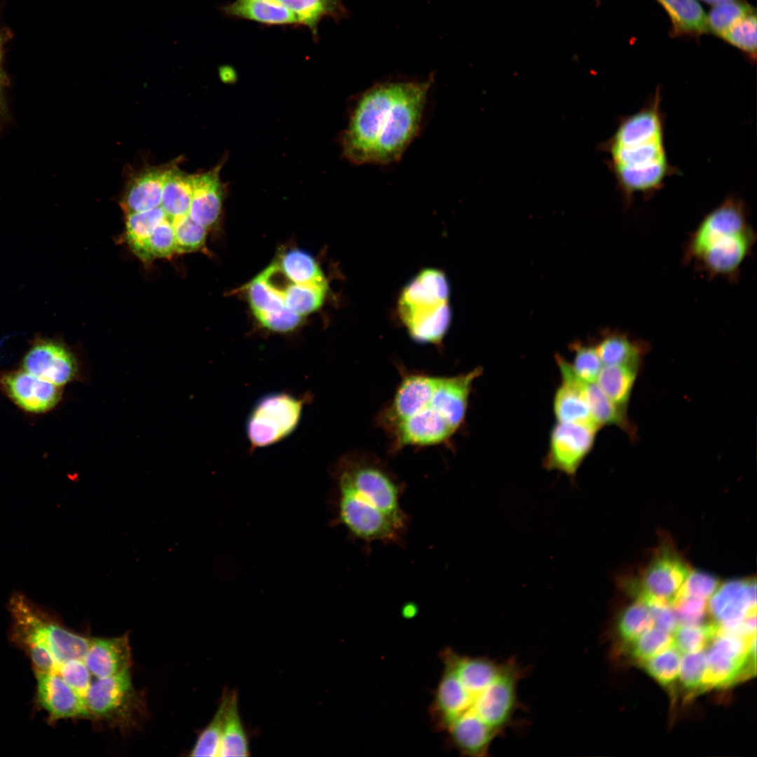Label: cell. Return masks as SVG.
Masks as SVG:
<instances>
[{
  "instance_id": "cell-2",
  "label": "cell",
  "mask_w": 757,
  "mask_h": 757,
  "mask_svg": "<svg viewBox=\"0 0 757 757\" xmlns=\"http://www.w3.org/2000/svg\"><path fill=\"white\" fill-rule=\"evenodd\" d=\"M400 370L393 397L376 416L391 451L449 443L464 425L474 382L483 369L453 376Z\"/></svg>"
},
{
  "instance_id": "cell-38",
  "label": "cell",
  "mask_w": 757,
  "mask_h": 757,
  "mask_svg": "<svg viewBox=\"0 0 757 757\" xmlns=\"http://www.w3.org/2000/svg\"><path fill=\"white\" fill-rule=\"evenodd\" d=\"M756 11L747 15L728 30L720 38L741 50L751 62H755L757 52Z\"/></svg>"
},
{
  "instance_id": "cell-16",
  "label": "cell",
  "mask_w": 757,
  "mask_h": 757,
  "mask_svg": "<svg viewBox=\"0 0 757 757\" xmlns=\"http://www.w3.org/2000/svg\"><path fill=\"white\" fill-rule=\"evenodd\" d=\"M0 386L15 404L31 413H43L53 409L61 397L60 386L25 369L1 374Z\"/></svg>"
},
{
  "instance_id": "cell-52",
  "label": "cell",
  "mask_w": 757,
  "mask_h": 757,
  "mask_svg": "<svg viewBox=\"0 0 757 757\" xmlns=\"http://www.w3.org/2000/svg\"><path fill=\"white\" fill-rule=\"evenodd\" d=\"M702 1L707 3V4H710V5H712V6H714L721 4H723V3L733 1H737V0H702Z\"/></svg>"
},
{
  "instance_id": "cell-7",
  "label": "cell",
  "mask_w": 757,
  "mask_h": 757,
  "mask_svg": "<svg viewBox=\"0 0 757 757\" xmlns=\"http://www.w3.org/2000/svg\"><path fill=\"white\" fill-rule=\"evenodd\" d=\"M335 477L337 491L381 511L404 531L407 517L400 504L402 488L381 460L364 453L349 454L339 461Z\"/></svg>"
},
{
  "instance_id": "cell-13",
  "label": "cell",
  "mask_w": 757,
  "mask_h": 757,
  "mask_svg": "<svg viewBox=\"0 0 757 757\" xmlns=\"http://www.w3.org/2000/svg\"><path fill=\"white\" fill-rule=\"evenodd\" d=\"M337 521L354 537L366 542L395 543L404 532L381 511L350 494L336 491Z\"/></svg>"
},
{
  "instance_id": "cell-35",
  "label": "cell",
  "mask_w": 757,
  "mask_h": 757,
  "mask_svg": "<svg viewBox=\"0 0 757 757\" xmlns=\"http://www.w3.org/2000/svg\"><path fill=\"white\" fill-rule=\"evenodd\" d=\"M229 692L224 690L219 705L212 719L199 734L191 750V756H219L224 714Z\"/></svg>"
},
{
  "instance_id": "cell-48",
  "label": "cell",
  "mask_w": 757,
  "mask_h": 757,
  "mask_svg": "<svg viewBox=\"0 0 757 757\" xmlns=\"http://www.w3.org/2000/svg\"><path fill=\"white\" fill-rule=\"evenodd\" d=\"M707 600L692 596L677 598L671 608L679 625L700 624L707 613Z\"/></svg>"
},
{
  "instance_id": "cell-49",
  "label": "cell",
  "mask_w": 757,
  "mask_h": 757,
  "mask_svg": "<svg viewBox=\"0 0 757 757\" xmlns=\"http://www.w3.org/2000/svg\"><path fill=\"white\" fill-rule=\"evenodd\" d=\"M255 316L264 327L275 332L292 331L301 324L302 319V316L287 308Z\"/></svg>"
},
{
  "instance_id": "cell-14",
  "label": "cell",
  "mask_w": 757,
  "mask_h": 757,
  "mask_svg": "<svg viewBox=\"0 0 757 757\" xmlns=\"http://www.w3.org/2000/svg\"><path fill=\"white\" fill-rule=\"evenodd\" d=\"M25 628L32 641L49 650L57 666L71 660H83L91 639L68 630L37 606L27 613Z\"/></svg>"
},
{
  "instance_id": "cell-1",
  "label": "cell",
  "mask_w": 757,
  "mask_h": 757,
  "mask_svg": "<svg viewBox=\"0 0 757 757\" xmlns=\"http://www.w3.org/2000/svg\"><path fill=\"white\" fill-rule=\"evenodd\" d=\"M440 657L444 670L430 707L434 725L447 732L449 744L462 755L486 756L516 716L524 671L514 660L461 655L449 648Z\"/></svg>"
},
{
  "instance_id": "cell-9",
  "label": "cell",
  "mask_w": 757,
  "mask_h": 757,
  "mask_svg": "<svg viewBox=\"0 0 757 757\" xmlns=\"http://www.w3.org/2000/svg\"><path fill=\"white\" fill-rule=\"evenodd\" d=\"M304 404V399L282 392L260 397L249 414L245 425L251 447L268 446L290 435L299 425Z\"/></svg>"
},
{
  "instance_id": "cell-43",
  "label": "cell",
  "mask_w": 757,
  "mask_h": 757,
  "mask_svg": "<svg viewBox=\"0 0 757 757\" xmlns=\"http://www.w3.org/2000/svg\"><path fill=\"white\" fill-rule=\"evenodd\" d=\"M573 362H570L575 374L583 381L596 382L603 365L594 346L574 342L570 347Z\"/></svg>"
},
{
  "instance_id": "cell-22",
  "label": "cell",
  "mask_w": 757,
  "mask_h": 757,
  "mask_svg": "<svg viewBox=\"0 0 757 757\" xmlns=\"http://www.w3.org/2000/svg\"><path fill=\"white\" fill-rule=\"evenodd\" d=\"M170 166L146 168L130 179L121 200L125 215L160 206L163 186Z\"/></svg>"
},
{
  "instance_id": "cell-34",
  "label": "cell",
  "mask_w": 757,
  "mask_h": 757,
  "mask_svg": "<svg viewBox=\"0 0 757 757\" xmlns=\"http://www.w3.org/2000/svg\"><path fill=\"white\" fill-rule=\"evenodd\" d=\"M653 626L654 622L649 607L643 601L636 599L622 612L617 620L615 634L621 643L618 646L619 648L632 643Z\"/></svg>"
},
{
  "instance_id": "cell-30",
  "label": "cell",
  "mask_w": 757,
  "mask_h": 757,
  "mask_svg": "<svg viewBox=\"0 0 757 757\" xmlns=\"http://www.w3.org/2000/svg\"><path fill=\"white\" fill-rule=\"evenodd\" d=\"M636 372L637 367L632 366H603L596 383L612 402L625 409L630 397Z\"/></svg>"
},
{
  "instance_id": "cell-32",
  "label": "cell",
  "mask_w": 757,
  "mask_h": 757,
  "mask_svg": "<svg viewBox=\"0 0 757 757\" xmlns=\"http://www.w3.org/2000/svg\"><path fill=\"white\" fill-rule=\"evenodd\" d=\"M166 218L161 206L125 215L126 239L139 257L149 237Z\"/></svg>"
},
{
  "instance_id": "cell-53",
  "label": "cell",
  "mask_w": 757,
  "mask_h": 757,
  "mask_svg": "<svg viewBox=\"0 0 757 757\" xmlns=\"http://www.w3.org/2000/svg\"><path fill=\"white\" fill-rule=\"evenodd\" d=\"M1 62H2V60H1V41H0V71H3V69H2V67H1Z\"/></svg>"
},
{
  "instance_id": "cell-54",
  "label": "cell",
  "mask_w": 757,
  "mask_h": 757,
  "mask_svg": "<svg viewBox=\"0 0 757 757\" xmlns=\"http://www.w3.org/2000/svg\"><path fill=\"white\" fill-rule=\"evenodd\" d=\"M0 41H1V39H0Z\"/></svg>"
},
{
  "instance_id": "cell-12",
  "label": "cell",
  "mask_w": 757,
  "mask_h": 757,
  "mask_svg": "<svg viewBox=\"0 0 757 757\" xmlns=\"http://www.w3.org/2000/svg\"><path fill=\"white\" fill-rule=\"evenodd\" d=\"M690 571L687 564L672 550H661L641 575L637 599L648 606L671 607Z\"/></svg>"
},
{
  "instance_id": "cell-37",
  "label": "cell",
  "mask_w": 757,
  "mask_h": 757,
  "mask_svg": "<svg viewBox=\"0 0 757 757\" xmlns=\"http://www.w3.org/2000/svg\"><path fill=\"white\" fill-rule=\"evenodd\" d=\"M756 11L754 8L740 0L714 6L707 15L708 32L718 37L739 20Z\"/></svg>"
},
{
  "instance_id": "cell-50",
  "label": "cell",
  "mask_w": 757,
  "mask_h": 757,
  "mask_svg": "<svg viewBox=\"0 0 757 757\" xmlns=\"http://www.w3.org/2000/svg\"><path fill=\"white\" fill-rule=\"evenodd\" d=\"M648 607L653 616L654 625L656 627L669 634L674 632L678 627L679 622L671 606H653Z\"/></svg>"
},
{
  "instance_id": "cell-19",
  "label": "cell",
  "mask_w": 757,
  "mask_h": 757,
  "mask_svg": "<svg viewBox=\"0 0 757 757\" xmlns=\"http://www.w3.org/2000/svg\"><path fill=\"white\" fill-rule=\"evenodd\" d=\"M555 360L561 380L553 398V412L557 422L594 423L584 393V381L575 374L564 357L557 354Z\"/></svg>"
},
{
  "instance_id": "cell-28",
  "label": "cell",
  "mask_w": 757,
  "mask_h": 757,
  "mask_svg": "<svg viewBox=\"0 0 757 757\" xmlns=\"http://www.w3.org/2000/svg\"><path fill=\"white\" fill-rule=\"evenodd\" d=\"M249 743L238 711V697L236 690L229 692L219 756H248Z\"/></svg>"
},
{
  "instance_id": "cell-51",
  "label": "cell",
  "mask_w": 757,
  "mask_h": 757,
  "mask_svg": "<svg viewBox=\"0 0 757 757\" xmlns=\"http://www.w3.org/2000/svg\"><path fill=\"white\" fill-rule=\"evenodd\" d=\"M7 83V78L4 71H0V115L6 113V104L5 99V87Z\"/></svg>"
},
{
  "instance_id": "cell-42",
  "label": "cell",
  "mask_w": 757,
  "mask_h": 757,
  "mask_svg": "<svg viewBox=\"0 0 757 757\" xmlns=\"http://www.w3.org/2000/svg\"><path fill=\"white\" fill-rule=\"evenodd\" d=\"M177 253L175 230L172 223L166 218L148 239L140 258L147 261L155 258H168Z\"/></svg>"
},
{
  "instance_id": "cell-10",
  "label": "cell",
  "mask_w": 757,
  "mask_h": 757,
  "mask_svg": "<svg viewBox=\"0 0 757 757\" xmlns=\"http://www.w3.org/2000/svg\"><path fill=\"white\" fill-rule=\"evenodd\" d=\"M83 700L90 718L122 727L133 723L139 707L130 669L109 677L96 678L91 683Z\"/></svg>"
},
{
  "instance_id": "cell-27",
  "label": "cell",
  "mask_w": 757,
  "mask_h": 757,
  "mask_svg": "<svg viewBox=\"0 0 757 757\" xmlns=\"http://www.w3.org/2000/svg\"><path fill=\"white\" fill-rule=\"evenodd\" d=\"M603 366L638 367L645 346L618 331H606L594 346Z\"/></svg>"
},
{
  "instance_id": "cell-8",
  "label": "cell",
  "mask_w": 757,
  "mask_h": 757,
  "mask_svg": "<svg viewBox=\"0 0 757 757\" xmlns=\"http://www.w3.org/2000/svg\"><path fill=\"white\" fill-rule=\"evenodd\" d=\"M756 636L749 639L718 629L711 642L701 690L728 687L756 674Z\"/></svg>"
},
{
  "instance_id": "cell-11",
  "label": "cell",
  "mask_w": 757,
  "mask_h": 757,
  "mask_svg": "<svg viewBox=\"0 0 757 757\" xmlns=\"http://www.w3.org/2000/svg\"><path fill=\"white\" fill-rule=\"evenodd\" d=\"M599 428L593 422H557L550 434L549 446L543 460L544 468L574 478L592 451Z\"/></svg>"
},
{
  "instance_id": "cell-44",
  "label": "cell",
  "mask_w": 757,
  "mask_h": 757,
  "mask_svg": "<svg viewBox=\"0 0 757 757\" xmlns=\"http://www.w3.org/2000/svg\"><path fill=\"white\" fill-rule=\"evenodd\" d=\"M177 254L194 252L206 240L207 229L192 220L189 215L173 222Z\"/></svg>"
},
{
  "instance_id": "cell-47",
  "label": "cell",
  "mask_w": 757,
  "mask_h": 757,
  "mask_svg": "<svg viewBox=\"0 0 757 757\" xmlns=\"http://www.w3.org/2000/svg\"><path fill=\"white\" fill-rule=\"evenodd\" d=\"M719 585L718 580L710 574L698 571H690L676 599L683 596H692L707 601Z\"/></svg>"
},
{
  "instance_id": "cell-6",
  "label": "cell",
  "mask_w": 757,
  "mask_h": 757,
  "mask_svg": "<svg viewBox=\"0 0 757 757\" xmlns=\"http://www.w3.org/2000/svg\"><path fill=\"white\" fill-rule=\"evenodd\" d=\"M449 299L448 278L439 269H423L405 285L398 297V315L415 342L442 344L451 321Z\"/></svg>"
},
{
  "instance_id": "cell-17",
  "label": "cell",
  "mask_w": 757,
  "mask_h": 757,
  "mask_svg": "<svg viewBox=\"0 0 757 757\" xmlns=\"http://www.w3.org/2000/svg\"><path fill=\"white\" fill-rule=\"evenodd\" d=\"M707 606L720 627H735L748 615L756 614V580H732L719 585Z\"/></svg>"
},
{
  "instance_id": "cell-15",
  "label": "cell",
  "mask_w": 757,
  "mask_h": 757,
  "mask_svg": "<svg viewBox=\"0 0 757 757\" xmlns=\"http://www.w3.org/2000/svg\"><path fill=\"white\" fill-rule=\"evenodd\" d=\"M23 369L61 386L74 379L78 363L73 353L61 343L48 339L36 340L25 355Z\"/></svg>"
},
{
  "instance_id": "cell-46",
  "label": "cell",
  "mask_w": 757,
  "mask_h": 757,
  "mask_svg": "<svg viewBox=\"0 0 757 757\" xmlns=\"http://www.w3.org/2000/svg\"><path fill=\"white\" fill-rule=\"evenodd\" d=\"M55 673L83 698L91 684V673L83 660H71L57 666Z\"/></svg>"
},
{
  "instance_id": "cell-41",
  "label": "cell",
  "mask_w": 757,
  "mask_h": 757,
  "mask_svg": "<svg viewBox=\"0 0 757 757\" xmlns=\"http://www.w3.org/2000/svg\"><path fill=\"white\" fill-rule=\"evenodd\" d=\"M632 643V656L642 664L653 656L671 647L674 640L671 634L657 627H652Z\"/></svg>"
},
{
  "instance_id": "cell-36",
  "label": "cell",
  "mask_w": 757,
  "mask_h": 757,
  "mask_svg": "<svg viewBox=\"0 0 757 757\" xmlns=\"http://www.w3.org/2000/svg\"><path fill=\"white\" fill-rule=\"evenodd\" d=\"M719 625L714 622L704 625H679L674 631V645L682 653L702 651L716 637Z\"/></svg>"
},
{
  "instance_id": "cell-25",
  "label": "cell",
  "mask_w": 757,
  "mask_h": 757,
  "mask_svg": "<svg viewBox=\"0 0 757 757\" xmlns=\"http://www.w3.org/2000/svg\"><path fill=\"white\" fill-rule=\"evenodd\" d=\"M655 1L668 15L673 36L695 37L709 32L707 14L697 0Z\"/></svg>"
},
{
  "instance_id": "cell-24",
  "label": "cell",
  "mask_w": 757,
  "mask_h": 757,
  "mask_svg": "<svg viewBox=\"0 0 757 757\" xmlns=\"http://www.w3.org/2000/svg\"><path fill=\"white\" fill-rule=\"evenodd\" d=\"M192 193V175L170 165L163 183L160 206L172 225L175 220L189 215Z\"/></svg>"
},
{
  "instance_id": "cell-40",
  "label": "cell",
  "mask_w": 757,
  "mask_h": 757,
  "mask_svg": "<svg viewBox=\"0 0 757 757\" xmlns=\"http://www.w3.org/2000/svg\"><path fill=\"white\" fill-rule=\"evenodd\" d=\"M247 295L254 315L287 308L282 295L268 285L259 275L247 285Z\"/></svg>"
},
{
  "instance_id": "cell-29",
  "label": "cell",
  "mask_w": 757,
  "mask_h": 757,
  "mask_svg": "<svg viewBox=\"0 0 757 757\" xmlns=\"http://www.w3.org/2000/svg\"><path fill=\"white\" fill-rule=\"evenodd\" d=\"M282 273L296 284L328 285L324 273L313 257L300 250H291L276 263Z\"/></svg>"
},
{
  "instance_id": "cell-26",
  "label": "cell",
  "mask_w": 757,
  "mask_h": 757,
  "mask_svg": "<svg viewBox=\"0 0 757 757\" xmlns=\"http://www.w3.org/2000/svg\"><path fill=\"white\" fill-rule=\"evenodd\" d=\"M227 14L267 25L298 23L295 15L278 0H236L224 7Z\"/></svg>"
},
{
  "instance_id": "cell-23",
  "label": "cell",
  "mask_w": 757,
  "mask_h": 757,
  "mask_svg": "<svg viewBox=\"0 0 757 757\" xmlns=\"http://www.w3.org/2000/svg\"><path fill=\"white\" fill-rule=\"evenodd\" d=\"M264 281L282 295L287 308L302 317L315 312L322 306L328 289V285L292 282L282 271L280 280H278L275 271H271L266 276Z\"/></svg>"
},
{
  "instance_id": "cell-18",
  "label": "cell",
  "mask_w": 757,
  "mask_h": 757,
  "mask_svg": "<svg viewBox=\"0 0 757 757\" xmlns=\"http://www.w3.org/2000/svg\"><path fill=\"white\" fill-rule=\"evenodd\" d=\"M36 695L40 705L57 721L90 718L83 698L55 672H36Z\"/></svg>"
},
{
  "instance_id": "cell-39",
  "label": "cell",
  "mask_w": 757,
  "mask_h": 757,
  "mask_svg": "<svg viewBox=\"0 0 757 757\" xmlns=\"http://www.w3.org/2000/svg\"><path fill=\"white\" fill-rule=\"evenodd\" d=\"M681 660V653L673 645L646 660L641 665L652 678L661 685L667 686L672 684L677 678Z\"/></svg>"
},
{
  "instance_id": "cell-31",
  "label": "cell",
  "mask_w": 757,
  "mask_h": 757,
  "mask_svg": "<svg viewBox=\"0 0 757 757\" xmlns=\"http://www.w3.org/2000/svg\"><path fill=\"white\" fill-rule=\"evenodd\" d=\"M583 390L592 418L597 425L600 428L604 425H616L623 430H629L625 409L612 402L596 382L584 381Z\"/></svg>"
},
{
  "instance_id": "cell-3",
  "label": "cell",
  "mask_w": 757,
  "mask_h": 757,
  "mask_svg": "<svg viewBox=\"0 0 757 757\" xmlns=\"http://www.w3.org/2000/svg\"><path fill=\"white\" fill-rule=\"evenodd\" d=\"M433 79L384 81L360 93L341 137L344 156L357 165L397 162L419 133Z\"/></svg>"
},
{
  "instance_id": "cell-45",
  "label": "cell",
  "mask_w": 757,
  "mask_h": 757,
  "mask_svg": "<svg viewBox=\"0 0 757 757\" xmlns=\"http://www.w3.org/2000/svg\"><path fill=\"white\" fill-rule=\"evenodd\" d=\"M707 666L704 652L687 653L681 660L679 677L683 687L688 690H700Z\"/></svg>"
},
{
  "instance_id": "cell-20",
  "label": "cell",
  "mask_w": 757,
  "mask_h": 757,
  "mask_svg": "<svg viewBox=\"0 0 757 757\" xmlns=\"http://www.w3.org/2000/svg\"><path fill=\"white\" fill-rule=\"evenodd\" d=\"M221 168L218 165L208 172L192 175L193 193L189 216L207 229L217 222L221 210L224 185L220 179Z\"/></svg>"
},
{
  "instance_id": "cell-5",
  "label": "cell",
  "mask_w": 757,
  "mask_h": 757,
  "mask_svg": "<svg viewBox=\"0 0 757 757\" xmlns=\"http://www.w3.org/2000/svg\"><path fill=\"white\" fill-rule=\"evenodd\" d=\"M745 203L725 198L708 212L691 233L684 259L709 278L735 280L756 240Z\"/></svg>"
},
{
  "instance_id": "cell-33",
  "label": "cell",
  "mask_w": 757,
  "mask_h": 757,
  "mask_svg": "<svg viewBox=\"0 0 757 757\" xmlns=\"http://www.w3.org/2000/svg\"><path fill=\"white\" fill-rule=\"evenodd\" d=\"M295 15L297 22L315 30L325 17H341L342 0H278Z\"/></svg>"
},
{
  "instance_id": "cell-4",
  "label": "cell",
  "mask_w": 757,
  "mask_h": 757,
  "mask_svg": "<svg viewBox=\"0 0 757 757\" xmlns=\"http://www.w3.org/2000/svg\"><path fill=\"white\" fill-rule=\"evenodd\" d=\"M662 90L657 88L637 111L619 118L613 134L597 148L606 160L626 207L639 196L648 199L678 173L669 161Z\"/></svg>"
},
{
  "instance_id": "cell-21",
  "label": "cell",
  "mask_w": 757,
  "mask_h": 757,
  "mask_svg": "<svg viewBox=\"0 0 757 757\" xmlns=\"http://www.w3.org/2000/svg\"><path fill=\"white\" fill-rule=\"evenodd\" d=\"M83 661L96 678L109 677L130 669L131 650L128 635L91 639Z\"/></svg>"
}]
</instances>
